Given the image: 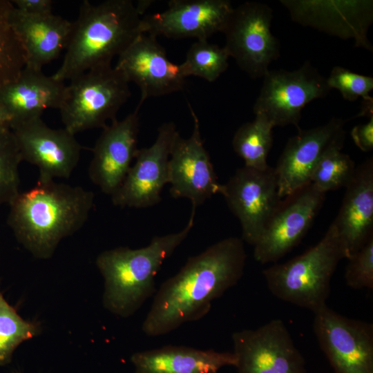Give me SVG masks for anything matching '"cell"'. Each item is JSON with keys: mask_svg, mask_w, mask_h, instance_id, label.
Here are the masks:
<instances>
[{"mask_svg": "<svg viewBox=\"0 0 373 373\" xmlns=\"http://www.w3.org/2000/svg\"><path fill=\"white\" fill-rule=\"evenodd\" d=\"M10 23L24 51L26 66L42 70L66 49L73 22L53 13L30 15L13 5Z\"/></svg>", "mask_w": 373, "mask_h": 373, "instance_id": "obj_22", "label": "cell"}, {"mask_svg": "<svg viewBox=\"0 0 373 373\" xmlns=\"http://www.w3.org/2000/svg\"><path fill=\"white\" fill-rule=\"evenodd\" d=\"M348 260L345 279L355 289H373V237Z\"/></svg>", "mask_w": 373, "mask_h": 373, "instance_id": "obj_32", "label": "cell"}, {"mask_svg": "<svg viewBox=\"0 0 373 373\" xmlns=\"http://www.w3.org/2000/svg\"><path fill=\"white\" fill-rule=\"evenodd\" d=\"M314 314V334L334 373H373V325L327 305Z\"/></svg>", "mask_w": 373, "mask_h": 373, "instance_id": "obj_9", "label": "cell"}, {"mask_svg": "<svg viewBox=\"0 0 373 373\" xmlns=\"http://www.w3.org/2000/svg\"><path fill=\"white\" fill-rule=\"evenodd\" d=\"M291 20L341 39H352L354 46L373 52L367 37L373 21V1L281 0Z\"/></svg>", "mask_w": 373, "mask_h": 373, "instance_id": "obj_15", "label": "cell"}, {"mask_svg": "<svg viewBox=\"0 0 373 373\" xmlns=\"http://www.w3.org/2000/svg\"><path fill=\"white\" fill-rule=\"evenodd\" d=\"M131 361L135 373H218L226 366L236 367L233 352L167 345L137 352Z\"/></svg>", "mask_w": 373, "mask_h": 373, "instance_id": "obj_24", "label": "cell"}, {"mask_svg": "<svg viewBox=\"0 0 373 373\" xmlns=\"http://www.w3.org/2000/svg\"><path fill=\"white\" fill-rule=\"evenodd\" d=\"M343 258L338 235L331 224L316 245L284 263L264 269L262 274L275 297L314 313L327 305L332 277Z\"/></svg>", "mask_w": 373, "mask_h": 373, "instance_id": "obj_5", "label": "cell"}, {"mask_svg": "<svg viewBox=\"0 0 373 373\" xmlns=\"http://www.w3.org/2000/svg\"><path fill=\"white\" fill-rule=\"evenodd\" d=\"M238 373H306L305 361L280 319L233 333Z\"/></svg>", "mask_w": 373, "mask_h": 373, "instance_id": "obj_10", "label": "cell"}, {"mask_svg": "<svg viewBox=\"0 0 373 373\" xmlns=\"http://www.w3.org/2000/svg\"><path fill=\"white\" fill-rule=\"evenodd\" d=\"M115 67L139 87L140 108L146 99L178 92L186 84L180 64L169 60L157 37L147 33L140 35L117 57Z\"/></svg>", "mask_w": 373, "mask_h": 373, "instance_id": "obj_17", "label": "cell"}, {"mask_svg": "<svg viewBox=\"0 0 373 373\" xmlns=\"http://www.w3.org/2000/svg\"><path fill=\"white\" fill-rule=\"evenodd\" d=\"M13 4L0 0V86L15 81L26 66L22 46L10 23Z\"/></svg>", "mask_w": 373, "mask_h": 373, "instance_id": "obj_28", "label": "cell"}, {"mask_svg": "<svg viewBox=\"0 0 373 373\" xmlns=\"http://www.w3.org/2000/svg\"><path fill=\"white\" fill-rule=\"evenodd\" d=\"M239 220L242 238L253 246L262 234L282 199L274 168L260 171L244 166L223 184L221 194Z\"/></svg>", "mask_w": 373, "mask_h": 373, "instance_id": "obj_11", "label": "cell"}, {"mask_svg": "<svg viewBox=\"0 0 373 373\" xmlns=\"http://www.w3.org/2000/svg\"><path fill=\"white\" fill-rule=\"evenodd\" d=\"M66 86L42 70L25 66L15 81L0 86V105L11 124L41 117L46 109H59Z\"/></svg>", "mask_w": 373, "mask_h": 373, "instance_id": "obj_23", "label": "cell"}, {"mask_svg": "<svg viewBox=\"0 0 373 373\" xmlns=\"http://www.w3.org/2000/svg\"><path fill=\"white\" fill-rule=\"evenodd\" d=\"M339 212L332 223L348 259L373 237V159L356 167Z\"/></svg>", "mask_w": 373, "mask_h": 373, "instance_id": "obj_21", "label": "cell"}, {"mask_svg": "<svg viewBox=\"0 0 373 373\" xmlns=\"http://www.w3.org/2000/svg\"><path fill=\"white\" fill-rule=\"evenodd\" d=\"M330 90L326 77L310 61L291 71L269 69L263 76L253 111L274 127L294 125L299 128L302 110L312 101L326 97Z\"/></svg>", "mask_w": 373, "mask_h": 373, "instance_id": "obj_8", "label": "cell"}, {"mask_svg": "<svg viewBox=\"0 0 373 373\" xmlns=\"http://www.w3.org/2000/svg\"><path fill=\"white\" fill-rule=\"evenodd\" d=\"M195 213V209H192L183 229L154 236L146 247L136 249L119 247L98 255L96 265L104 280L102 302L105 309L127 318L155 292V278L164 260L188 236Z\"/></svg>", "mask_w": 373, "mask_h": 373, "instance_id": "obj_4", "label": "cell"}, {"mask_svg": "<svg viewBox=\"0 0 373 373\" xmlns=\"http://www.w3.org/2000/svg\"><path fill=\"white\" fill-rule=\"evenodd\" d=\"M274 128L264 117L255 115L252 122L244 123L237 129L232 146L245 166L260 171L269 167L267 158L273 144Z\"/></svg>", "mask_w": 373, "mask_h": 373, "instance_id": "obj_25", "label": "cell"}, {"mask_svg": "<svg viewBox=\"0 0 373 373\" xmlns=\"http://www.w3.org/2000/svg\"><path fill=\"white\" fill-rule=\"evenodd\" d=\"M347 120L332 117L309 129L298 128L289 138L274 168L278 195L283 199L310 182L313 171L325 151L345 140Z\"/></svg>", "mask_w": 373, "mask_h": 373, "instance_id": "obj_18", "label": "cell"}, {"mask_svg": "<svg viewBox=\"0 0 373 373\" xmlns=\"http://www.w3.org/2000/svg\"><path fill=\"white\" fill-rule=\"evenodd\" d=\"M189 104L193 119V131L187 138L175 140L169 161V184L173 198H187L195 209L215 194H222L210 156L201 137L199 119Z\"/></svg>", "mask_w": 373, "mask_h": 373, "instance_id": "obj_16", "label": "cell"}, {"mask_svg": "<svg viewBox=\"0 0 373 373\" xmlns=\"http://www.w3.org/2000/svg\"><path fill=\"white\" fill-rule=\"evenodd\" d=\"M325 193L309 182L283 198L254 245V259L275 262L305 236L325 200Z\"/></svg>", "mask_w": 373, "mask_h": 373, "instance_id": "obj_12", "label": "cell"}, {"mask_svg": "<svg viewBox=\"0 0 373 373\" xmlns=\"http://www.w3.org/2000/svg\"><path fill=\"white\" fill-rule=\"evenodd\" d=\"M329 88L338 90L343 99L354 102L358 97L363 100L373 99L370 93L373 90V78L358 74L342 66H334L326 77Z\"/></svg>", "mask_w": 373, "mask_h": 373, "instance_id": "obj_31", "label": "cell"}, {"mask_svg": "<svg viewBox=\"0 0 373 373\" xmlns=\"http://www.w3.org/2000/svg\"><path fill=\"white\" fill-rule=\"evenodd\" d=\"M17 373H19V372H17Z\"/></svg>", "mask_w": 373, "mask_h": 373, "instance_id": "obj_36", "label": "cell"}, {"mask_svg": "<svg viewBox=\"0 0 373 373\" xmlns=\"http://www.w3.org/2000/svg\"><path fill=\"white\" fill-rule=\"evenodd\" d=\"M94 193L79 186L40 180L9 204L8 224L34 257L48 259L60 241L79 230L94 205Z\"/></svg>", "mask_w": 373, "mask_h": 373, "instance_id": "obj_2", "label": "cell"}, {"mask_svg": "<svg viewBox=\"0 0 373 373\" xmlns=\"http://www.w3.org/2000/svg\"><path fill=\"white\" fill-rule=\"evenodd\" d=\"M22 157L10 128L0 131V206L19 193V166Z\"/></svg>", "mask_w": 373, "mask_h": 373, "instance_id": "obj_30", "label": "cell"}, {"mask_svg": "<svg viewBox=\"0 0 373 373\" xmlns=\"http://www.w3.org/2000/svg\"><path fill=\"white\" fill-rule=\"evenodd\" d=\"M129 82L112 65L90 69L70 80L59 108L64 128L75 135L104 128L116 119L131 93Z\"/></svg>", "mask_w": 373, "mask_h": 373, "instance_id": "obj_6", "label": "cell"}, {"mask_svg": "<svg viewBox=\"0 0 373 373\" xmlns=\"http://www.w3.org/2000/svg\"><path fill=\"white\" fill-rule=\"evenodd\" d=\"M22 160L36 166L39 179L68 178L80 160L82 146L66 128H52L41 117L11 124Z\"/></svg>", "mask_w": 373, "mask_h": 373, "instance_id": "obj_14", "label": "cell"}, {"mask_svg": "<svg viewBox=\"0 0 373 373\" xmlns=\"http://www.w3.org/2000/svg\"><path fill=\"white\" fill-rule=\"evenodd\" d=\"M179 135L173 122L159 127L154 143L138 150L123 183L111 195L115 206L147 208L161 201L162 189L169 184L171 153Z\"/></svg>", "mask_w": 373, "mask_h": 373, "instance_id": "obj_13", "label": "cell"}, {"mask_svg": "<svg viewBox=\"0 0 373 373\" xmlns=\"http://www.w3.org/2000/svg\"><path fill=\"white\" fill-rule=\"evenodd\" d=\"M14 6L21 12L30 15H44L52 13L51 0H14Z\"/></svg>", "mask_w": 373, "mask_h": 373, "instance_id": "obj_34", "label": "cell"}, {"mask_svg": "<svg viewBox=\"0 0 373 373\" xmlns=\"http://www.w3.org/2000/svg\"><path fill=\"white\" fill-rule=\"evenodd\" d=\"M233 8L228 0H172L165 10L142 17L141 28L155 37L208 39L222 32Z\"/></svg>", "mask_w": 373, "mask_h": 373, "instance_id": "obj_19", "label": "cell"}, {"mask_svg": "<svg viewBox=\"0 0 373 373\" xmlns=\"http://www.w3.org/2000/svg\"><path fill=\"white\" fill-rule=\"evenodd\" d=\"M142 15L131 0L82 1L61 66L52 77L61 82L93 68L111 66L141 34Z\"/></svg>", "mask_w": 373, "mask_h": 373, "instance_id": "obj_3", "label": "cell"}, {"mask_svg": "<svg viewBox=\"0 0 373 373\" xmlns=\"http://www.w3.org/2000/svg\"><path fill=\"white\" fill-rule=\"evenodd\" d=\"M11 118L0 105V131L10 128Z\"/></svg>", "mask_w": 373, "mask_h": 373, "instance_id": "obj_35", "label": "cell"}, {"mask_svg": "<svg viewBox=\"0 0 373 373\" xmlns=\"http://www.w3.org/2000/svg\"><path fill=\"white\" fill-rule=\"evenodd\" d=\"M247 254L243 240L228 237L190 257L155 293L142 325L148 336L168 334L204 317L211 303L243 276Z\"/></svg>", "mask_w": 373, "mask_h": 373, "instance_id": "obj_1", "label": "cell"}, {"mask_svg": "<svg viewBox=\"0 0 373 373\" xmlns=\"http://www.w3.org/2000/svg\"><path fill=\"white\" fill-rule=\"evenodd\" d=\"M139 107L103 128L88 167L91 182L111 196L123 183L135 158L140 131Z\"/></svg>", "mask_w": 373, "mask_h": 373, "instance_id": "obj_20", "label": "cell"}, {"mask_svg": "<svg viewBox=\"0 0 373 373\" xmlns=\"http://www.w3.org/2000/svg\"><path fill=\"white\" fill-rule=\"evenodd\" d=\"M39 330V325L35 322L19 315L0 290V366L9 363L16 348L37 336Z\"/></svg>", "mask_w": 373, "mask_h": 373, "instance_id": "obj_29", "label": "cell"}, {"mask_svg": "<svg viewBox=\"0 0 373 373\" xmlns=\"http://www.w3.org/2000/svg\"><path fill=\"white\" fill-rule=\"evenodd\" d=\"M229 57L224 46L211 44L208 39L197 40L189 48L180 67L186 78L195 76L213 82L227 70Z\"/></svg>", "mask_w": 373, "mask_h": 373, "instance_id": "obj_27", "label": "cell"}, {"mask_svg": "<svg viewBox=\"0 0 373 373\" xmlns=\"http://www.w3.org/2000/svg\"><path fill=\"white\" fill-rule=\"evenodd\" d=\"M351 137L362 151H371L373 149V116L366 123L355 126L351 131Z\"/></svg>", "mask_w": 373, "mask_h": 373, "instance_id": "obj_33", "label": "cell"}, {"mask_svg": "<svg viewBox=\"0 0 373 373\" xmlns=\"http://www.w3.org/2000/svg\"><path fill=\"white\" fill-rule=\"evenodd\" d=\"M271 7L246 1L233 8L222 31L224 48L238 66L252 79L263 77L280 55V43L271 30Z\"/></svg>", "mask_w": 373, "mask_h": 373, "instance_id": "obj_7", "label": "cell"}, {"mask_svg": "<svg viewBox=\"0 0 373 373\" xmlns=\"http://www.w3.org/2000/svg\"><path fill=\"white\" fill-rule=\"evenodd\" d=\"M344 142H337L328 148L313 171L310 182L323 193L346 187L354 176V162L342 151Z\"/></svg>", "mask_w": 373, "mask_h": 373, "instance_id": "obj_26", "label": "cell"}]
</instances>
